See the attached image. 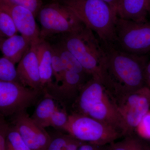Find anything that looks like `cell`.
I'll list each match as a JSON object with an SVG mask.
<instances>
[{"instance_id":"1","label":"cell","mask_w":150,"mask_h":150,"mask_svg":"<svg viewBox=\"0 0 150 150\" xmlns=\"http://www.w3.org/2000/svg\"><path fill=\"white\" fill-rule=\"evenodd\" d=\"M99 40L104 54L100 80L117 104L129 94L146 86L144 72L148 58L145 55L127 53L114 43Z\"/></svg>"},{"instance_id":"2","label":"cell","mask_w":150,"mask_h":150,"mask_svg":"<svg viewBox=\"0 0 150 150\" xmlns=\"http://www.w3.org/2000/svg\"><path fill=\"white\" fill-rule=\"evenodd\" d=\"M70 110L105 123L126 136L117 104L98 78L93 77L84 85Z\"/></svg>"},{"instance_id":"3","label":"cell","mask_w":150,"mask_h":150,"mask_svg":"<svg viewBox=\"0 0 150 150\" xmlns=\"http://www.w3.org/2000/svg\"><path fill=\"white\" fill-rule=\"evenodd\" d=\"M100 40L114 43L117 14L102 0H61Z\"/></svg>"},{"instance_id":"4","label":"cell","mask_w":150,"mask_h":150,"mask_svg":"<svg viewBox=\"0 0 150 150\" xmlns=\"http://www.w3.org/2000/svg\"><path fill=\"white\" fill-rule=\"evenodd\" d=\"M61 35L60 40L94 77L100 79L104 54L99 38L87 27L78 32Z\"/></svg>"},{"instance_id":"5","label":"cell","mask_w":150,"mask_h":150,"mask_svg":"<svg viewBox=\"0 0 150 150\" xmlns=\"http://www.w3.org/2000/svg\"><path fill=\"white\" fill-rule=\"evenodd\" d=\"M63 131L81 142L98 146H106L123 137L120 131L105 123L74 112L69 114Z\"/></svg>"},{"instance_id":"6","label":"cell","mask_w":150,"mask_h":150,"mask_svg":"<svg viewBox=\"0 0 150 150\" xmlns=\"http://www.w3.org/2000/svg\"><path fill=\"white\" fill-rule=\"evenodd\" d=\"M37 16L41 25V40L56 34L78 32L86 27L70 9L58 1L42 6Z\"/></svg>"},{"instance_id":"7","label":"cell","mask_w":150,"mask_h":150,"mask_svg":"<svg viewBox=\"0 0 150 150\" xmlns=\"http://www.w3.org/2000/svg\"><path fill=\"white\" fill-rule=\"evenodd\" d=\"M114 44L122 51L137 55L150 51V22L127 20L117 17Z\"/></svg>"},{"instance_id":"8","label":"cell","mask_w":150,"mask_h":150,"mask_svg":"<svg viewBox=\"0 0 150 150\" xmlns=\"http://www.w3.org/2000/svg\"><path fill=\"white\" fill-rule=\"evenodd\" d=\"M44 94L19 82L0 81V115L5 118L25 111Z\"/></svg>"},{"instance_id":"9","label":"cell","mask_w":150,"mask_h":150,"mask_svg":"<svg viewBox=\"0 0 150 150\" xmlns=\"http://www.w3.org/2000/svg\"><path fill=\"white\" fill-rule=\"evenodd\" d=\"M126 136L135 134L144 115L150 110V89L147 86L129 94L117 104Z\"/></svg>"},{"instance_id":"10","label":"cell","mask_w":150,"mask_h":150,"mask_svg":"<svg viewBox=\"0 0 150 150\" xmlns=\"http://www.w3.org/2000/svg\"><path fill=\"white\" fill-rule=\"evenodd\" d=\"M92 77L91 75L82 74L71 70L65 69L62 82L57 85L54 84L46 93L59 101L64 109H71L84 85Z\"/></svg>"},{"instance_id":"11","label":"cell","mask_w":150,"mask_h":150,"mask_svg":"<svg viewBox=\"0 0 150 150\" xmlns=\"http://www.w3.org/2000/svg\"><path fill=\"white\" fill-rule=\"evenodd\" d=\"M13 126L16 128L22 137L31 150H46L51 136L37 124L25 111L15 115Z\"/></svg>"},{"instance_id":"12","label":"cell","mask_w":150,"mask_h":150,"mask_svg":"<svg viewBox=\"0 0 150 150\" xmlns=\"http://www.w3.org/2000/svg\"><path fill=\"white\" fill-rule=\"evenodd\" d=\"M0 6L10 14L18 31L29 40L31 45H36L41 40L40 29L31 11L1 1Z\"/></svg>"},{"instance_id":"13","label":"cell","mask_w":150,"mask_h":150,"mask_svg":"<svg viewBox=\"0 0 150 150\" xmlns=\"http://www.w3.org/2000/svg\"><path fill=\"white\" fill-rule=\"evenodd\" d=\"M16 70L19 82L23 85L44 93L40 83L35 45H31L26 51L19 62Z\"/></svg>"},{"instance_id":"14","label":"cell","mask_w":150,"mask_h":150,"mask_svg":"<svg viewBox=\"0 0 150 150\" xmlns=\"http://www.w3.org/2000/svg\"><path fill=\"white\" fill-rule=\"evenodd\" d=\"M38 59L40 83L44 94L54 84L52 68L51 44L41 40L35 45Z\"/></svg>"},{"instance_id":"15","label":"cell","mask_w":150,"mask_h":150,"mask_svg":"<svg viewBox=\"0 0 150 150\" xmlns=\"http://www.w3.org/2000/svg\"><path fill=\"white\" fill-rule=\"evenodd\" d=\"M31 46L29 40L17 34L5 38L0 45L3 56L14 64L18 63Z\"/></svg>"},{"instance_id":"16","label":"cell","mask_w":150,"mask_h":150,"mask_svg":"<svg viewBox=\"0 0 150 150\" xmlns=\"http://www.w3.org/2000/svg\"><path fill=\"white\" fill-rule=\"evenodd\" d=\"M146 0H119L117 16L119 18L137 22L147 21Z\"/></svg>"},{"instance_id":"17","label":"cell","mask_w":150,"mask_h":150,"mask_svg":"<svg viewBox=\"0 0 150 150\" xmlns=\"http://www.w3.org/2000/svg\"><path fill=\"white\" fill-rule=\"evenodd\" d=\"M55 100L47 94H44L43 98L38 101L31 118L43 128L49 127L52 115L58 108Z\"/></svg>"},{"instance_id":"18","label":"cell","mask_w":150,"mask_h":150,"mask_svg":"<svg viewBox=\"0 0 150 150\" xmlns=\"http://www.w3.org/2000/svg\"><path fill=\"white\" fill-rule=\"evenodd\" d=\"M51 137L46 150H78L85 143L67 133H60Z\"/></svg>"},{"instance_id":"19","label":"cell","mask_w":150,"mask_h":150,"mask_svg":"<svg viewBox=\"0 0 150 150\" xmlns=\"http://www.w3.org/2000/svg\"><path fill=\"white\" fill-rule=\"evenodd\" d=\"M52 46L56 49L59 54L65 69L71 70L82 74L91 75L84 69L77 59L60 40L56 44L52 45Z\"/></svg>"},{"instance_id":"20","label":"cell","mask_w":150,"mask_h":150,"mask_svg":"<svg viewBox=\"0 0 150 150\" xmlns=\"http://www.w3.org/2000/svg\"><path fill=\"white\" fill-rule=\"evenodd\" d=\"M135 134L107 145V150H146V142Z\"/></svg>"},{"instance_id":"21","label":"cell","mask_w":150,"mask_h":150,"mask_svg":"<svg viewBox=\"0 0 150 150\" xmlns=\"http://www.w3.org/2000/svg\"><path fill=\"white\" fill-rule=\"evenodd\" d=\"M15 65L4 56L0 58V81L19 82Z\"/></svg>"},{"instance_id":"22","label":"cell","mask_w":150,"mask_h":150,"mask_svg":"<svg viewBox=\"0 0 150 150\" xmlns=\"http://www.w3.org/2000/svg\"><path fill=\"white\" fill-rule=\"evenodd\" d=\"M18 32L10 14L0 6V35L7 38Z\"/></svg>"},{"instance_id":"23","label":"cell","mask_w":150,"mask_h":150,"mask_svg":"<svg viewBox=\"0 0 150 150\" xmlns=\"http://www.w3.org/2000/svg\"><path fill=\"white\" fill-rule=\"evenodd\" d=\"M7 145L13 150H31L14 126H9L7 135Z\"/></svg>"},{"instance_id":"24","label":"cell","mask_w":150,"mask_h":150,"mask_svg":"<svg viewBox=\"0 0 150 150\" xmlns=\"http://www.w3.org/2000/svg\"><path fill=\"white\" fill-rule=\"evenodd\" d=\"M51 46L52 68L53 77L55 79L54 84L56 85L62 82L65 72V67L59 54L54 47Z\"/></svg>"},{"instance_id":"25","label":"cell","mask_w":150,"mask_h":150,"mask_svg":"<svg viewBox=\"0 0 150 150\" xmlns=\"http://www.w3.org/2000/svg\"><path fill=\"white\" fill-rule=\"evenodd\" d=\"M68 118L69 114L67 113V110L65 109L60 110L58 108L51 116L49 126L63 130L67 125Z\"/></svg>"},{"instance_id":"26","label":"cell","mask_w":150,"mask_h":150,"mask_svg":"<svg viewBox=\"0 0 150 150\" xmlns=\"http://www.w3.org/2000/svg\"><path fill=\"white\" fill-rule=\"evenodd\" d=\"M2 1L23 7L31 11L36 18L38 11L42 6V0H0Z\"/></svg>"},{"instance_id":"27","label":"cell","mask_w":150,"mask_h":150,"mask_svg":"<svg viewBox=\"0 0 150 150\" xmlns=\"http://www.w3.org/2000/svg\"><path fill=\"white\" fill-rule=\"evenodd\" d=\"M135 132L143 139L150 141V110L142 118Z\"/></svg>"},{"instance_id":"28","label":"cell","mask_w":150,"mask_h":150,"mask_svg":"<svg viewBox=\"0 0 150 150\" xmlns=\"http://www.w3.org/2000/svg\"><path fill=\"white\" fill-rule=\"evenodd\" d=\"M9 126L4 117L0 115V150H7V135Z\"/></svg>"},{"instance_id":"29","label":"cell","mask_w":150,"mask_h":150,"mask_svg":"<svg viewBox=\"0 0 150 150\" xmlns=\"http://www.w3.org/2000/svg\"><path fill=\"white\" fill-rule=\"evenodd\" d=\"M78 150H107V145L98 146L85 143L80 147Z\"/></svg>"},{"instance_id":"30","label":"cell","mask_w":150,"mask_h":150,"mask_svg":"<svg viewBox=\"0 0 150 150\" xmlns=\"http://www.w3.org/2000/svg\"><path fill=\"white\" fill-rule=\"evenodd\" d=\"M144 77L146 85L150 89V60L148 61L145 67Z\"/></svg>"},{"instance_id":"31","label":"cell","mask_w":150,"mask_h":150,"mask_svg":"<svg viewBox=\"0 0 150 150\" xmlns=\"http://www.w3.org/2000/svg\"><path fill=\"white\" fill-rule=\"evenodd\" d=\"M102 1L110 6L112 11L117 14L116 11H117V6H118L119 0H102Z\"/></svg>"},{"instance_id":"32","label":"cell","mask_w":150,"mask_h":150,"mask_svg":"<svg viewBox=\"0 0 150 150\" xmlns=\"http://www.w3.org/2000/svg\"><path fill=\"white\" fill-rule=\"evenodd\" d=\"M146 4L147 10L150 13V0H146Z\"/></svg>"},{"instance_id":"33","label":"cell","mask_w":150,"mask_h":150,"mask_svg":"<svg viewBox=\"0 0 150 150\" xmlns=\"http://www.w3.org/2000/svg\"><path fill=\"white\" fill-rule=\"evenodd\" d=\"M146 150H150V143H148L146 142Z\"/></svg>"},{"instance_id":"34","label":"cell","mask_w":150,"mask_h":150,"mask_svg":"<svg viewBox=\"0 0 150 150\" xmlns=\"http://www.w3.org/2000/svg\"><path fill=\"white\" fill-rule=\"evenodd\" d=\"M5 38L3 37L2 35H0V45H1V43L2 42V41L4 40V39Z\"/></svg>"},{"instance_id":"35","label":"cell","mask_w":150,"mask_h":150,"mask_svg":"<svg viewBox=\"0 0 150 150\" xmlns=\"http://www.w3.org/2000/svg\"><path fill=\"white\" fill-rule=\"evenodd\" d=\"M7 150H13L11 148H10L8 146H7Z\"/></svg>"}]
</instances>
